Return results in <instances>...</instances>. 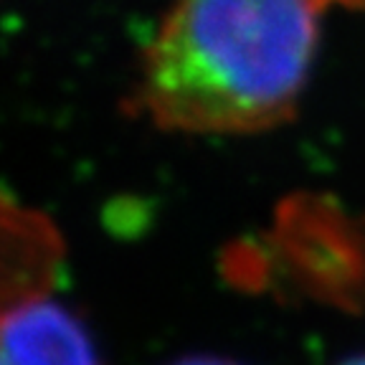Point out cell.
I'll return each instance as SVG.
<instances>
[{
  "mask_svg": "<svg viewBox=\"0 0 365 365\" xmlns=\"http://www.w3.org/2000/svg\"><path fill=\"white\" fill-rule=\"evenodd\" d=\"M365 0H175L145 48L135 107L185 135H254L292 120L335 8Z\"/></svg>",
  "mask_w": 365,
  "mask_h": 365,
  "instance_id": "1",
  "label": "cell"
},
{
  "mask_svg": "<svg viewBox=\"0 0 365 365\" xmlns=\"http://www.w3.org/2000/svg\"><path fill=\"white\" fill-rule=\"evenodd\" d=\"M3 304L0 365H99L81 319L51 292Z\"/></svg>",
  "mask_w": 365,
  "mask_h": 365,
  "instance_id": "2",
  "label": "cell"
},
{
  "mask_svg": "<svg viewBox=\"0 0 365 365\" xmlns=\"http://www.w3.org/2000/svg\"><path fill=\"white\" fill-rule=\"evenodd\" d=\"M63 262V241L34 208L3 203V302L53 292Z\"/></svg>",
  "mask_w": 365,
  "mask_h": 365,
  "instance_id": "3",
  "label": "cell"
},
{
  "mask_svg": "<svg viewBox=\"0 0 365 365\" xmlns=\"http://www.w3.org/2000/svg\"><path fill=\"white\" fill-rule=\"evenodd\" d=\"M170 365H241L234 363V360H223V358H213V355H195V358H182L175 360Z\"/></svg>",
  "mask_w": 365,
  "mask_h": 365,
  "instance_id": "4",
  "label": "cell"
},
{
  "mask_svg": "<svg viewBox=\"0 0 365 365\" xmlns=\"http://www.w3.org/2000/svg\"><path fill=\"white\" fill-rule=\"evenodd\" d=\"M337 365H365V355H355V358L342 360V363H337Z\"/></svg>",
  "mask_w": 365,
  "mask_h": 365,
  "instance_id": "5",
  "label": "cell"
}]
</instances>
